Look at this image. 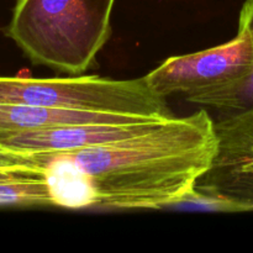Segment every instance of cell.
Returning a JSON list of instances; mask_svg holds the SVG:
<instances>
[{
    "label": "cell",
    "mask_w": 253,
    "mask_h": 253,
    "mask_svg": "<svg viewBox=\"0 0 253 253\" xmlns=\"http://www.w3.org/2000/svg\"><path fill=\"white\" fill-rule=\"evenodd\" d=\"M162 121L124 124H82L34 128L0 136V151L15 153H53L115 142L141 135Z\"/></svg>",
    "instance_id": "obj_6"
},
{
    "label": "cell",
    "mask_w": 253,
    "mask_h": 253,
    "mask_svg": "<svg viewBox=\"0 0 253 253\" xmlns=\"http://www.w3.org/2000/svg\"><path fill=\"white\" fill-rule=\"evenodd\" d=\"M207 110L168 119L152 130L103 145L30 153L44 173L53 207L67 209H168L193 192L217 153Z\"/></svg>",
    "instance_id": "obj_1"
},
{
    "label": "cell",
    "mask_w": 253,
    "mask_h": 253,
    "mask_svg": "<svg viewBox=\"0 0 253 253\" xmlns=\"http://www.w3.org/2000/svg\"><path fill=\"white\" fill-rule=\"evenodd\" d=\"M205 194L229 200L239 211L253 210V151L236 162L211 169L198 182Z\"/></svg>",
    "instance_id": "obj_8"
},
{
    "label": "cell",
    "mask_w": 253,
    "mask_h": 253,
    "mask_svg": "<svg viewBox=\"0 0 253 253\" xmlns=\"http://www.w3.org/2000/svg\"><path fill=\"white\" fill-rule=\"evenodd\" d=\"M0 207H53L44 173L26 168L0 167Z\"/></svg>",
    "instance_id": "obj_9"
},
{
    "label": "cell",
    "mask_w": 253,
    "mask_h": 253,
    "mask_svg": "<svg viewBox=\"0 0 253 253\" xmlns=\"http://www.w3.org/2000/svg\"><path fill=\"white\" fill-rule=\"evenodd\" d=\"M161 120L162 119L141 115L41 108V106L19 105V104H0V136L10 135L19 131L54 127V126L82 125V124L147 123V121Z\"/></svg>",
    "instance_id": "obj_7"
},
{
    "label": "cell",
    "mask_w": 253,
    "mask_h": 253,
    "mask_svg": "<svg viewBox=\"0 0 253 253\" xmlns=\"http://www.w3.org/2000/svg\"><path fill=\"white\" fill-rule=\"evenodd\" d=\"M239 25L250 32L253 42V0L245 1ZM188 101L221 113L220 120L215 123L219 162H235L253 151V64L247 76L237 83Z\"/></svg>",
    "instance_id": "obj_5"
},
{
    "label": "cell",
    "mask_w": 253,
    "mask_h": 253,
    "mask_svg": "<svg viewBox=\"0 0 253 253\" xmlns=\"http://www.w3.org/2000/svg\"><path fill=\"white\" fill-rule=\"evenodd\" d=\"M115 0H17L6 34L34 64L84 73L111 36Z\"/></svg>",
    "instance_id": "obj_2"
},
{
    "label": "cell",
    "mask_w": 253,
    "mask_h": 253,
    "mask_svg": "<svg viewBox=\"0 0 253 253\" xmlns=\"http://www.w3.org/2000/svg\"><path fill=\"white\" fill-rule=\"evenodd\" d=\"M0 104L141 115L162 120L175 116L166 99L148 86L145 77L127 81L98 76L46 79L0 77Z\"/></svg>",
    "instance_id": "obj_3"
},
{
    "label": "cell",
    "mask_w": 253,
    "mask_h": 253,
    "mask_svg": "<svg viewBox=\"0 0 253 253\" xmlns=\"http://www.w3.org/2000/svg\"><path fill=\"white\" fill-rule=\"evenodd\" d=\"M252 64L251 35L239 25L231 41L205 51L169 57L146 74L145 79L162 98L182 94L189 100L237 83L247 76Z\"/></svg>",
    "instance_id": "obj_4"
}]
</instances>
